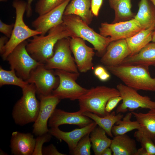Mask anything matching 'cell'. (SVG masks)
<instances>
[{
    "instance_id": "cell-32",
    "label": "cell",
    "mask_w": 155,
    "mask_h": 155,
    "mask_svg": "<svg viewBox=\"0 0 155 155\" xmlns=\"http://www.w3.org/2000/svg\"><path fill=\"white\" fill-rule=\"evenodd\" d=\"M134 136L140 143L141 147L145 150L148 155H155V144L151 138L138 130L134 133Z\"/></svg>"
},
{
    "instance_id": "cell-7",
    "label": "cell",
    "mask_w": 155,
    "mask_h": 155,
    "mask_svg": "<svg viewBox=\"0 0 155 155\" xmlns=\"http://www.w3.org/2000/svg\"><path fill=\"white\" fill-rule=\"evenodd\" d=\"M56 75L59 77V83L52 94L61 99H69L71 100H78L88 91L76 82L79 73L71 72L60 69H55Z\"/></svg>"
},
{
    "instance_id": "cell-15",
    "label": "cell",
    "mask_w": 155,
    "mask_h": 155,
    "mask_svg": "<svg viewBox=\"0 0 155 155\" xmlns=\"http://www.w3.org/2000/svg\"><path fill=\"white\" fill-rule=\"evenodd\" d=\"M71 0H66L63 3L42 15H39L32 22V26L35 30L44 35L51 28L63 24L65 9Z\"/></svg>"
},
{
    "instance_id": "cell-18",
    "label": "cell",
    "mask_w": 155,
    "mask_h": 155,
    "mask_svg": "<svg viewBox=\"0 0 155 155\" xmlns=\"http://www.w3.org/2000/svg\"><path fill=\"white\" fill-rule=\"evenodd\" d=\"M97 125L94 121L85 127L76 128L69 132L63 131L59 127L51 128L49 133L57 139L65 142L70 152L75 148L80 139L86 135L90 133Z\"/></svg>"
},
{
    "instance_id": "cell-43",
    "label": "cell",
    "mask_w": 155,
    "mask_h": 155,
    "mask_svg": "<svg viewBox=\"0 0 155 155\" xmlns=\"http://www.w3.org/2000/svg\"><path fill=\"white\" fill-rule=\"evenodd\" d=\"M135 155H148L145 150L143 147L137 149Z\"/></svg>"
},
{
    "instance_id": "cell-27",
    "label": "cell",
    "mask_w": 155,
    "mask_h": 155,
    "mask_svg": "<svg viewBox=\"0 0 155 155\" xmlns=\"http://www.w3.org/2000/svg\"><path fill=\"white\" fill-rule=\"evenodd\" d=\"M110 5L114 11L115 18L112 23L125 21L134 18L131 11V0H109Z\"/></svg>"
},
{
    "instance_id": "cell-23",
    "label": "cell",
    "mask_w": 155,
    "mask_h": 155,
    "mask_svg": "<svg viewBox=\"0 0 155 155\" xmlns=\"http://www.w3.org/2000/svg\"><path fill=\"white\" fill-rule=\"evenodd\" d=\"M155 26L143 29L134 35L126 39L130 51V55L138 53L142 48L152 41Z\"/></svg>"
},
{
    "instance_id": "cell-42",
    "label": "cell",
    "mask_w": 155,
    "mask_h": 155,
    "mask_svg": "<svg viewBox=\"0 0 155 155\" xmlns=\"http://www.w3.org/2000/svg\"><path fill=\"white\" fill-rule=\"evenodd\" d=\"M110 76V74L106 71L98 78L102 81H105L109 78Z\"/></svg>"
},
{
    "instance_id": "cell-29",
    "label": "cell",
    "mask_w": 155,
    "mask_h": 155,
    "mask_svg": "<svg viewBox=\"0 0 155 155\" xmlns=\"http://www.w3.org/2000/svg\"><path fill=\"white\" fill-rule=\"evenodd\" d=\"M131 112L127 113L120 121L117 122L112 129L113 135L115 136L126 134L128 132L140 128V125L137 121H132Z\"/></svg>"
},
{
    "instance_id": "cell-14",
    "label": "cell",
    "mask_w": 155,
    "mask_h": 155,
    "mask_svg": "<svg viewBox=\"0 0 155 155\" xmlns=\"http://www.w3.org/2000/svg\"><path fill=\"white\" fill-rule=\"evenodd\" d=\"M69 39L70 47L72 52L78 70L86 73L93 67L94 49L88 46L84 40L77 37Z\"/></svg>"
},
{
    "instance_id": "cell-44",
    "label": "cell",
    "mask_w": 155,
    "mask_h": 155,
    "mask_svg": "<svg viewBox=\"0 0 155 155\" xmlns=\"http://www.w3.org/2000/svg\"><path fill=\"white\" fill-rule=\"evenodd\" d=\"M113 154L112 150L110 147L104 150L101 154V155H111Z\"/></svg>"
},
{
    "instance_id": "cell-9",
    "label": "cell",
    "mask_w": 155,
    "mask_h": 155,
    "mask_svg": "<svg viewBox=\"0 0 155 155\" xmlns=\"http://www.w3.org/2000/svg\"><path fill=\"white\" fill-rule=\"evenodd\" d=\"M59 40L55 44L53 56L44 64L47 69H60L67 71L78 72L74 58L71 55L69 38Z\"/></svg>"
},
{
    "instance_id": "cell-6",
    "label": "cell",
    "mask_w": 155,
    "mask_h": 155,
    "mask_svg": "<svg viewBox=\"0 0 155 155\" xmlns=\"http://www.w3.org/2000/svg\"><path fill=\"white\" fill-rule=\"evenodd\" d=\"M27 5V2L22 0H14L12 2V6L16 11V18L12 34L1 55L4 60L19 44L31 37L41 34L40 32L30 28L24 21V16Z\"/></svg>"
},
{
    "instance_id": "cell-11",
    "label": "cell",
    "mask_w": 155,
    "mask_h": 155,
    "mask_svg": "<svg viewBox=\"0 0 155 155\" xmlns=\"http://www.w3.org/2000/svg\"><path fill=\"white\" fill-rule=\"evenodd\" d=\"M27 81L34 85L39 96H46L58 86L59 79L53 69H47L42 63L31 71Z\"/></svg>"
},
{
    "instance_id": "cell-4",
    "label": "cell",
    "mask_w": 155,
    "mask_h": 155,
    "mask_svg": "<svg viewBox=\"0 0 155 155\" xmlns=\"http://www.w3.org/2000/svg\"><path fill=\"white\" fill-rule=\"evenodd\" d=\"M22 96L14 106L12 116L16 124L23 126L36 121L39 112L40 102L36 96L34 85L29 83L22 89Z\"/></svg>"
},
{
    "instance_id": "cell-30",
    "label": "cell",
    "mask_w": 155,
    "mask_h": 155,
    "mask_svg": "<svg viewBox=\"0 0 155 155\" xmlns=\"http://www.w3.org/2000/svg\"><path fill=\"white\" fill-rule=\"evenodd\" d=\"M29 83L19 77L13 69L7 70L0 67V86L6 85H13L22 89L26 87Z\"/></svg>"
},
{
    "instance_id": "cell-1",
    "label": "cell",
    "mask_w": 155,
    "mask_h": 155,
    "mask_svg": "<svg viewBox=\"0 0 155 155\" xmlns=\"http://www.w3.org/2000/svg\"><path fill=\"white\" fill-rule=\"evenodd\" d=\"M71 35L63 24L50 29L46 35H35L28 39L26 49L30 56L44 64L54 54L55 46L59 40L71 38Z\"/></svg>"
},
{
    "instance_id": "cell-16",
    "label": "cell",
    "mask_w": 155,
    "mask_h": 155,
    "mask_svg": "<svg viewBox=\"0 0 155 155\" xmlns=\"http://www.w3.org/2000/svg\"><path fill=\"white\" fill-rule=\"evenodd\" d=\"M93 121L89 117L83 115L79 110L75 112H69L56 108L49 118L48 125L51 128L58 127L64 124L76 125L81 128Z\"/></svg>"
},
{
    "instance_id": "cell-19",
    "label": "cell",
    "mask_w": 155,
    "mask_h": 155,
    "mask_svg": "<svg viewBox=\"0 0 155 155\" xmlns=\"http://www.w3.org/2000/svg\"><path fill=\"white\" fill-rule=\"evenodd\" d=\"M36 143V139L30 133L13 132L10 140L11 153L14 155H32Z\"/></svg>"
},
{
    "instance_id": "cell-26",
    "label": "cell",
    "mask_w": 155,
    "mask_h": 155,
    "mask_svg": "<svg viewBox=\"0 0 155 155\" xmlns=\"http://www.w3.org/2000/svg\"><path fill=\"white\" fill-rule=\"evenodd\" d=\"M131 112L140 125L138 130L154 140L155 139V108L150 109L146 113Z\"/></svg>"
},
{
    "instance_id": "cell-24",
    "label": "cell",
    "mask_w": 155,
    "mask_h": 155,
    "mask_svg": "<svg viewBox=\"0 0 155 155\" xmlns=\"http://www.w3.org/2000/svg\"><path fill=\"white\" fill-rule=\"evenodd\" d=\"M143 29L155 26V8L149 3L148 0H140L139 9L134 18Z\"/></svg>"
},
{
    "instance_id": "cell-34",
    "label": "cell",
    "mask_w": 155,
    "mask_h": 155,
    "mask_svg": "<svg viewBox=\"0 0 155 155\" xmlns=\"http://www.w3.org/2000/svg\"><path fill=\"white\" fill-rule=\"evenodd\" d=\"M52 135L49 132L37 136L36 139V143L35 149L32 155H42V145L44 143L49 142Z\"/></svg>"
},
{
    "instance_id": "cell-20",
    "label": "cell",
    "mask_w": 155,
    "mask_h": 155,
    "mask_svg": "<svg viewBox=\"0 0 155 155\" xmlns=\"http://www.w3.org/2000/svg\"><path fill=\"white\" fill-rule=\"evenodd\" d=\"M120 64L155 66V43H149L137 54L126 57Z\"/></svg>"
},
{
    "instance_id": "cell-35",
    "label": "cell",
    "mask_w": 155,
    "mask_h": 155,
    "mask_svg": "<svg viewBox=\"0 0 155 155\" xmlns=\"http://www.w3.org/2000/svg\"><path fill=\"white\" fill-rule=\"evenodd\" d=\"M121 100H122V98L120 96H114L111 98L106 104L105 108L106 111L108 113H111Z\"/></svg>"
},
{
    "instance_id": "cell-25",
    "label": "cell",
    "mask_w": 155,
    "mask_h": 155,
    "mask_svg": "<svg viewBox=\"0 0 155 155\" xmlns=\"http://www.w3.org/2000/svg\"><path fill=\"white\" fill-rule=\"evenodd\" d=\"M82 114L92 120L98 126L105 131L108 136L112 137H113L111 131L113 126L124 117L123 115L121 113L116 114L114 111L108 113L103 117L89 112H84Z\"/></svg>"
},
{
    "instance_id": "cell-28",
    "label": "cell",
    "mask_w": 155,
    "mask_h": 155,
    "mask_svg": "<svg viewBox=\"0 0 155 155\" xmlns=\"http://www.w3.org/2000/svg\"><path fill=\"white\" fill-rule=\"evenodd\" d=\"M106 134L99 126H96L90 133V138L94 155H101L104 150L110 147L112 140L108 137Z\"/></svg>"
},
{
    "instance_id": "cell-41",
    "label": "cell",
    "mask_w": 155,
    "mask_h": 155,
    "mask_svg": "<svg viewBox=\"0 0 155 155\" xmlns=\"http://www.w3.org/2000/svg\"><path fill=\"white\" fill-rule=\"evenodd\" d=\"M105 68L102 66H98L96 67L94 70V73L98 78L106 71Z\"/></svg>"
},
{
    "instance_id": "cell-5",
    "label": "cell",
    "mask_w": 155,
    "mask_h": 155,
    "mask_svg": "<svg viewBox=\"0 0 155 155\" xmlns=\"http://www.w3.org/2000/svg\"><path fill=\"white\" fill-rule=\"evenodd\" d=\"M117 96L120 94L117 88L104 86L92 88L78 100L79 110L82 113L89 112L103 117L108 113L105 110L108 100Z\"/></svg>"
},
{
    "instance_id": "cell-12",
    "label": "cell",
    "mask_w": 155,
    "mask_h": 155,
    "mask_svg": "<svg viewBox=\"0 0 155 155\" xmlns=\"http://www.w3.org/2000/svg\"><path fill=\"white\" fill-rule=\"evenodd\" d=\"M139 23L134 18L114 23H102L99 28L101 35L110 36L111 42L131 37L143 29Z\"/></svg>"
},
{
    "instance_id": "cell-45",
    "label": "cell",
    "mask_w": 155,
    "mask_h": 155,
    "mask_svg": "<svg viewBox=\"0 0 155 155\" xmlns=\"http://www.w3.org/2000/svg\"><path fill=\"white\" fill-rule=\"evenodd\" d=\"M152 42L155 43V29L152 35Z\"/></svg>"
},
{
    "instance_id": "cell-47",
    "label": "cell",
    "mask_w": 155,
    "mask_h": 155,
    "mask_svg": "<svg viewBox=\"0 0 155 155\" xmlns=\"http://www.w3.org/2000/svg\"><path fill=\"white\" fill-rule=\"evenodd\" d=\"M8 0H0V1L1 2H6Z\"/></svg>"
},
{
    "instance_id": "cell-3",
    "label": "cell",
    "mask_w": 155,
    "mask_h": 155,
    "mask_svg": "<svg viewBox=\"0 0 155 155\" xmlns=\"http://www.w3.org/2000/svg\"><path fill=\"white\" fill-rule=\"evenodd\" d=\"M63 24L71 33V37H79L88 41L93 46L98 56L103 55L111 42L110 37L96 32L77 16L63 15Z\"/></svg>"
},
{
    "instance_id": "cell-37",
    "label": "cell",
    "mask_w": 155,
    "mask_h": 155,
    "mask_svg": "<svg viewBox=\"0 0 155 155\" xmlns=\"http://www.w3.org/2000/svg\"><path fill=\"white\" fill-rule=\"evenodd\" d=\"M42 155H65L60 152L53 144H51L44 148L42 150Z\"/></svg>"
},
{
    "instance_id": "cell-8",
    "label": "cell",
    "mask_w": 155,
    "mask_h": 155,
    "mask_svg": "<svg viewBox=\"0 0 155 155\" xmlns=\"http://www.w3.org/2000/svg\"><path fill=\"white\" fill-rule=\"evenodd\" d=\"M26 40L17 46L9 53L6 59L11 69H14L17 75L27 81L31 71L40 64L33 58L26 49Z\"/></svg>"
},
{
    "instance_id": "cell-2",
    "label": "cell",
    "mask_w": 155,
    "mask_h": 155,
    "mask_svg": "<svg viewBox=\"0 0 155 155\" xmlns=\"http://www.w3.org/2000/svg\"><path fill=\"white\" fill-rule=\"evenodd\" d=\"M106 67L125 85L130 87L137 91L155 92V78L151 76L149 67L120 64Z\"/></svg>"
},
{
    "instance_id": "cell-21",
    "label": "cell",
    "mask_w": 155,
    "mask_h": 155,
    "mask_svg": "<svg viewBox=\"0 0 155 155\" xmlns=\"http://www.w3.org/2000/svg\"><path fill=\"white\" fill-rule=\"evenodd\" d=\"M110 147L113 155H135L137 150L135 140L126 134L114 136Z\"/></svg>"
},
{
    "instance_id": "cell-22",
    "label": "cell",
    "mask_w": 155,
    "mask_h": 155,
    "mask_svg": "<svg viewBox=\"0 0 155 155\" xmlns=\"http://www.w3.org/2000/svg\"><path fill=\"white\" fill-rule=\"evenodd\" d=\"M91 0H72L67 6L63 15H74L79 17L89 25L93 15L91 9Z\"/></svg>"
},
{
    "instance_id": "cell-36",
    "label": "cell",
    "mask_w": 155,
    "mask_h": 155,
    "mask_svg": "<svg viewBox=\"0 0 155 155\" xmlns=\"http://www.w3.org/2000/svg\"><path fill=\"white\" fill-rule=\"evenodd\" d=\"M14 24H7L0 20V32L9 38L12 34Z\"/></svg>"
},
{
    "instance_id": "cell-38",
    "label": "cell",
    "mask_w": 155,
    "mask_h": 155,
    "mask_svg": "<svg viewBox=\"0 0 155 155\" xmlns=\"http://www.w3.org/2000/svg\"><path fill=\"white\" fill-rule=\"evenodd\" d=\"M103 0H91V10L93 16H98Z\"/></svg>"
},
{
    "instance_id": "cell-39",
    "label": "cell",
    "mask_w": 155,
    "mask_h": 155,
    "mask_svg": "<svg viewBox=\"0 0 155 155\" xmlns=\"http://www.w3.org/2000/svg\"><path fill=\"white\" fill-rule=\"evenodd\" d=\"M9 38L6 36H2L0 38V53L2 54L5 46L8 41Z\"/></svg>"
},
{
    "instance_id": "cell-33",
    "label": "cell",
    "mask_w": 155,
    "mask_h": 155,
    "mask_svg": "<svg viewBox=\"0 0 155 155\" xmlns=\"http://www.w3.org/2000/svg\"><path fill=\"white\" fill-rule=\"evenodd\" d=\"M88 133L82 137L79 141L76 146L70 153L73 155H90L92 143Z\"/></svg>"
},
{
    "instance_id": "cell-48",
    "label": "cell",
    "mask_w": 155,
    "mask_h": 155,
    "mask_svg": "<svg viewBox=\"0 0 155 155\" xmlns=\"http://www.w3.org/2000/svg\"><path fill=\"white\" fill-rule=\"evenodd\" d=\"M154 143L155 144V139L154 140Z\"/></svg>"
},
{
    "instance_id": "cell-10",
    "label": "cell",
    "mask_w": 155,
    "mask_h": 155,
    "mask_svg": "<svg viewBox=\"0 0 155 155\" xmlns=\"http://www.w3.org/2000/svg\"><path fill=\"white\" fill-rule=\"evenodd\" d=\"M116 88L122 98V103L117 107V114L133 111L139 108L150 109L155 108V101L147 96L140 95L137 90L125 84H119Z\"/></svg>"
},
{
    "instance_id": "cell-40",
    "label": "cell",
    "mask_w": 155,
    "mask_h": 155,
    "mask_svg": "<svg viewBox=\"0 0 155 155\" xmlns=\"http://www.w3.org/2000/svg\"><path fill=\"white\" fill-rule=\"evenodd\" d=\"M27 7L26 10V16L28 18L30 17L32 15V4L34 0H27Z\"/></svg>"
},
{
    "instance_id": "cell-46",
    "label": "cell",
    "mask_w": 155,
    "mask_h": 155,
    "mask_svg": "<svg viewBox=\"0 0 155 155\" xmlns=\"http://www.w3.org/2000/svg\"><path fill=\"white\" fill-rule=\"evenodd\" d=\"M153 4L155 7V0H149Z\"/></svg>"
},
{
    "instance_id": "cell-17",
    "label": "cell",
    "mask_w": 155,
    "mask_h": 155,
    "mask_svg": "<svg viewBox=\"0 0 155 155\" xmlns=\"http://www.w3.org/2000/svg\"><path fill=\"white\" fill-rule=\"evenodd\" d=\"M131 54L125 39L116 40L109 44L100 62L106 66L119 65Z\"/></svg>"
},
{
    "instance_id": "cell-31",
    "label": "cell",
    "mask_w": 155,
    "mask_h": 155,
    "mask_svg": "<svg viewBox=\"0 0 155 155\" xmlns=\"http://www.w3.org/2000/svg\"><path fill=\"white\" fill-rule=\"evenodd\" d=\"M66 0H38L35 5V12L39 16L44 14L63 3Z\"/></svg>"
},
{
    "instance_id": "cell-13",
    "label": "cell",
    "mask_w": 155,
    "mask_h": 155,
    "mask_svg": "<svg viewBox=\"0 0 155 155\" xmlns=\"http://www.w3.org/2000/svg\"><path fill=\"white\" fill-rule=\"evenodd\" d=\"M40 107L37 117L33 125V133L37 136L49 132L48 122L60 100L52 94L39 96Z\"/></svg>"
},
{
    "instance_id": "cell-49",
    "label": "cell",
    "mask_w": 155,
    "mask_h": 155,
    "mask_svg": "<svg viewBox=\"0 0 155 155\" xmlns=\"http://www.w3.org/2000/svg\"></svg>"
}]
</instances>
